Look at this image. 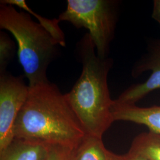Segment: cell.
Returning <instances> with one entry per match:
<instances>
[{"mask_svg": "<svg viewBox=\"0 0 160 160\" xmlns=\"http://www.w3.org/2000/svg\"><path fill=\"white\" fill-rule=\"evenodd\" d=\"M82 69L80 78L66 97L86 135L102 138L114 122L108 83L113 66L111 58L102 59L88 33L78 43Z\"/></svg>", "mask_w": 160, "mask_h": 160, "instance_id": "cell-2", "label": "cell"}, {"mask_svg": "<svg viewBox=\"0 0 160 160\" xmlns=\"http://www.w3.org/2000/svg\"><path fill=\"white\" fill-rule=\"evenodd\" d=\"M14 138L76 148L86 135L66 97L49 81L29 86L14 125Z\"/></svg>", "mask_w": 160, "mask_h": 160, "instance_id": "cell-1", "label": "cell"}, {"mask_svg": "<svg viewBox=\"0 0 160 160\" xmlns=\"http://www.w3.org/2000/svg\"><path fill=\"white\" fill-rule=\"evenodd\" d=\"M152 17L160 24V0H154L153 1Z\"/></svg>", "mask_w": 160, "mask_h": 160, "instance_id": "cell-15", "label": "cell"}, {"mask_svg": "<svg viewBox=\"0 0 160 160\" xmlns=\"http://www.w3.org/2000/svg\"><path fill=\"white\" fill-rule=\"evenodd\" d=\"M117 2L112 0H68L66 10L58 17L77 28L89 31L97 56L107 58L117 23Z\"/></svg>", "mask_w": 160, "mask_h": 160, "instance_id": "cell-4", "label": "cell"}, {"mask_svg": "<svg viewBox=\"0 0 160 160\" xmlns=\"http://www.w3.org/2000/svg\"><path fill=\"white\" fill-rule=\"evenodd\" d=\"M29 92L21 77L0 74V152L14 139L16 120Z\"/></svg>", "mask_w": 160, "mask_h": 160, "instance_id": "cell-5", "label": "cell"}, {"mask_svg": "<svg viewBox=\"0 0 160 160\" xmlns=\"http://www.w3.org/2000/svg\"><path fill=\"white\" fill-rule=\"evenodd\" d=\"M73 150L62 146L53 145L46 160H71Z\"/></svg>", "mask_w": 160, "mask_h": 160, "instance_id": "cell-13", "label": "cell"}, {"mask_svg": "<svg viewBox=\"0 0 160 160\" xmlns=\"http://www.w3.org/2000/svg\"><path fill=\"white\" fill-rule=\"evenodd\" d=\"M112 112L114 121L142 125L149 131L160 134V106L139 107L136 104H117L114 101Z\"/></svg>", "mask_w": 160, "mask_h": 160, "instance_id": "cell-7", "label": "cell"}, {"mask_svg": "<svg viewBox=\"0 0 160 160\" xmlns=\"http://www.w3.org/2000/svg\"><path fill=\"white\" fill-rule=\"evenodd\" d=\"M129 151L149 160H160V134L150 131L140 133L133 140Z\"/></svg>", "mask_w": 160, "mask_h": 160, "instance_id": "cell-10", "label": "cell"}, {"mask_svg": "<svg viewBox=\"0 0 160 160\" xmlns=\"http://www.w3.org/2000/svg\"><path fill=\"white\" fill-rule=\"evenodd\" d=\"M14 42L4 32H0V74L6 72V68L14 56Z\"/></svg>", "mask_w": 160, "mask_h": 160, "instance_id": "cell-12", "label": "cell"}, {"mask_svg": "<svg viewBox=\"0 0 160 160\" xmlns=\"http://www.w3.org/2000/svg\"><path fill=\"white\" fill-rule=\"evenodd\" d=\"M119 160H149L147 158L136 152L129 151L126 154L120 155Z\"/></svg>", "mask_w": 160, "mask_h": 160, "instance_id": "cell-14", "label": "cell"}, {"mask_svg": "<svg viewBox=\"0 0 160 160\" xmlns=\"http://www.w3.org/2000/svg\"><path fill=\"white\" fill-rule=\"evenodd\" d=\"M147 71L151 73L147 80L129 87L114 100V103L136 104L149 93L160 89V39L150 42L145 54L135 63L131 74L136 78Z\"/></svg>", "mask_w": 160, "mask_h": 160, "instance_id": "cell-6", "label": "cell"}, {"mask_svg": "<svg viewBox=\"0 0 160 160\" xmlns=\"http://www.w3.org/2000/svg\"><path fill=\"white\" fill-rule=\"evenodd\" d=\"M0 28L12 33L18 46L19 62L29 86L48 81L47 69L58 54L55 39L30 14L14 6L0 3Z\"/></svg>", "mask_w": 160, "mask_h": 160, "instance_id": "cell-3", "label": "cell"}, {"mask_svg": "<svg viewBox=\"0 0 160 160\" xmlns=\"http://www.w3.org/2000/svg\"><path fill=\"white\" fill-rule=\"evenodd\" d=\"M51 147L45 143L14 138L0 152V160H46Z\"/></svg>", "mask_w": 160, "mask_h": 160, "instance_id": "cell-8", "label": "cell"}, {"mask_svg": "<svg viewBox=\"0 0 160 160\" xmlns=\"http://www.w3.org/2000/svg\"><path fill=\"white\" fill-rule=\"evenodd\" d=\"M0 2L1 4H6L18 7L20 9H22L23 11L33 16L38 19L40 25L42 26L55 39L60 46L63 47L65 46L66 43L65 35L62 29L59 27V23L60 22L58 18L52 20L48 19L38 14L36 12H33L30 7H29L24 0H3Z\"/></svg>", "mask_w": 160, "mask_h": 160, "instance_id": "cell-11", "label": "cell"}, {"mask_svg": "<svg viewBox=\"0 0 160 160\" xmlns=\"http://www.w3.org/2000/svg\"><path fill=\"white\" fill-rule=\"evenodd\" d=\"M120 155L109 151L102 138L86 135L73 150L71 160H119Z\"/></svg>", "mask_w": 160, "mask_h": 160, "instance_id": "cell-9", "label": "cell"}]
</instances>
